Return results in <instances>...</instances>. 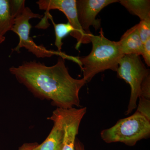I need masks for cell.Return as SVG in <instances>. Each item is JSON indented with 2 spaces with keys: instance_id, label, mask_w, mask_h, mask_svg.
Wrapping results in <instances>:
<instances>
[{
  "instance_id": "8",
  "label": "cell",
  "mask_w": 150,
  "mask_h": 150,
  "mask_svg": "<svg viewBox=\"0 0 150 150\" xmlns=\"http://www.w3.org/2000/svg\"><path fill=\"white\" fill-rule=\"evenodd\" d=\"M117 0H76L78 19L84 31L92 34L90 27L96 30L100 27V20L96 19L97 15L103 9L110 4L118 2Z\"/></svg>"
},
{
  "instance_id": "15",
  "label": "cell",
  "mask_w": 150,
  "mask_h": 150,
  "mask_svg": "<svg viewBox=\"0 0 150 150\" xmlns=\"http://www.w3.org/2000/svg\"><path fill=\"white\" fill-rule=\"evenodd\" d=\"M24 0H9L11 13L15 18L20 15L25 8Z\"/></svg>"
},
{
  "instance_id": "20",
  "label": "cell",
  "mask_w": 150,
  "mask_h": 150,
  "mask_svg": "<svg viewBox=\"0 0 150 150\" xmlns=\"http://www.w3.org/2000/svg\"><path fill=\"white\" fill-rule=\"evenodd\" d=\"M75 150H85L83 144L77 139L75 143Z\"/></svg>"
},
{
  "instance_id": "9",
  "label": "cell",
  "mask_w": 150,
  "mask_h": 150,
  "mask_svg": "<svg viewBox=\"0 0 150 150\" xmlns=\"http://www.w3.org/2000/svg\"><path fill=\"white\" fill-rule=\"evenodd\" d=\"M118 43L124 56L135 54L140 56L143 54V43L139 35L137 24L128 30Z\"/></svg>"
},
{
  "instance_id": "19",
  "label": "cell",
  "mask_w": 150,
  "mask_h": 150,
  "mask_svg": "<svg viewBox=\"0 0 150 150\" xmlns=\"http://www.w3.org/2000/svg\"><path fill=\"white\" fill-rule=\"evenodd\" d=\"M39 144L37 143H25L19 147L18 150H39Z\"/></svg>"
},
{
  "instance_id": "1",
  "label": "cell",
  "mask_w": 150,
  "mask_h": 150,
  "mask_svg": "<svg viewBox=\"0 0 150 150\" xmlns=\"http://www.w3.org/2000/svg\"><path fill=\"white\" fill-rule=\"evenodd\" d=\"M65 59L59 56L56 64L50 67L35 61L25 62L11 67L9 71L36 97L51 100L58 108L80 107L79 93L86 82L71 76Z\"/></svg>"
},
{
  "instance_id": "10",
  "label": "cell",
  "mask_w": 150,
  "mask_h": 150,
  "mask_svg": "<svg viewBox=\"0 0 150 150\" xmlns=\"http://www.w3.org/2000/svg\"><path fill=\"white\" fill-rule=\"evenodd\" d=\"M47 119L53 121L54 126L45 141L39 144V150H62L64 131L59 120L51 115Z\"/></svg>"
},
{
  "instance_id": "4",
  "label": "cell",
  "mask_w": 150,
  "mask_h": 150,
  "mask_svg": "<svg viewBox=\"0 0 150 150\" xmlns=\"http://www.w3.org/2000/svg\"><path fill=\"white\" fill-rule=\"evenodd\" d=\"M42 17L43 16L41 15L34 13L29 8L25 7L22 13L16 18L14 24L11 30L18 35L19 42L17 46L12 49L13 52L20 53L21 48H24L37 58H49L57 55L74 62L75 57L69 56L62 52L48 50L43 45H38L30 36L31 28L30 20L34 18L41 19Z\"/></svg>"
},
{
  "instance_id": "5",
  "label": "cell",
  "mask_w": 150,
  "mask_h": 150,
  "mask_svg": "<svg viewBox=\"0 0 150 150\" xmlns=\"http://www.w3.org/2000/svg\"><path fill=\"white\" fill-rule=\"evenodd\" d=\"M116 72L118 77L124 80L131 87L130 100L125 112L126 115H129L137 108L141 84L149 74L150 70L147 69L139 56L130 54L121 58Z\"/></svg>"
},
{
  "instance_id": "6",
  "label": "cell",
  "mask_w": 150,
  "mask_h": 150,
  "mask_svg": "<svg viewBox=\"0 0 150 150\" xmlns=\"http://www.w3.org/2000/svg\"><path fill=\"white\" fill-rule=\"evenodd\" d=\"M36 4L39 8L46 11V13L51 10L57 9L64 14L74 28L70 35L77 40L76 49H79L81 44L90 43L93 34L86 33L81 26L78 19L76 0H39Z\"/></svg>"
},
{
  "instance_id": "11",
  "label": "cell",
  "mask_w": 150,
  "mask_h": 150,
  "mask_svg": "<svg viewBox=\"0 0 150 150\" xmlns=\"http://www.w3.org/2000/svg\"><path fill=\"white\" fill-rule=\"evenodd\" d=\"M118 2L141 21L150 19L149 0H121Z\"/></svg>"
},
{
  "instance_id": "2",
  "label": "cell",
  "mask_w": 150,
  "mask_h": 150,
  "mask_svg": "<svg viewBox=\"0 0 150 150\" xmlns=\"http://www.w3.org/2000/svg\"><path fill=\"white\" fill-rule=\"evenodd\" d=\"M92 48L88 56L79 57L83 79L89 82L98 73L106 70L117 71L119 62L124 56L118 41H112L104 36L102 28L100 35L92 34Z\"/></svg>"
},
{
  "instance_id": "16",
  "label": "cell",
  "mask_w": 150,
  "mask_h": 150,
  "mask_svg": "<svg viewBox=\"0 0 150 150\" xmlns=\"http://www.w3.org/2000/svg\"><path fill=\"white\" fill-rule=\"evenodd\" d=\"M139 103L136 112L144 115L150 121V100L139 98Z\"/></svg>"
},
{
  "instance_id": "12",
  "label": "cell",
  "mask_w": 150,
  "mask_h": 150,
  "mask_svg": "<svg viewBox=\"0 0 150 150\" xmlns=\"http://www.w3.org/2000/svg\"><path fill=\"white\" fill-rule=\"evenodd\" d=\"M15 19L11 13L9 0H0V37L11 30Z\"/></svg>"
},
{
  "instance_id": "3",
  "label": "cell",
  "mask_w": 150,
  "mask_h": 150,
  "mask_svg": "<svg viewBox=\"0 0 150 150\" xmlns=\"http://www.w3.org/2000/svg\"><path fill=\"white\" fill-rule=\"evenodd\" d=\"M100 136L108 144L119 142L132 146L139 141L149 138L150 121L135 112L131 116L120 119L112 127L102 130Z\"/></svg>"
},
{
  "instance_id": "17",
  "label": "cell",
  "mask_w": 150,
  "mask_h": 150,
  "mask_svg": "<svg viewBox=\"0 0 150 150\" xmlns=\"http://www.w3.org/2000/svg\"><path fill=\"white\" fill-rule=\"evenodd\" d=\"M139 98L150 100V74L144 79L140 88Z\"/></svg>"
},
{
  "instance_id": "14",
  "label": "cell",
  "mask_w": 150,
  "mask_h": 150,
  "mask_svg": "<svg viewBox=\"0 0 150 150\" xmlns=\"http://www.w3.org/2000/svg\"><path fill=\"white\" fill-rule=\"evenodd\" d=\"M138 25V30L142 43L150 38V19L141 21Z\"/></svg>"
},
{
  "instance_id": "21",
  "label": "cell",
  "mask_w": 150,
  "mask_h": 150,
  "mask_svg": "<svg viewBox=\"0 0 150 150\" xmlns=\"http://www.w3.org/2000/svg\"><path fill=\"white\" fill-rule=\"evenodd\" d=\"M5 40V37H0V44L3 43Z\"/></svg>"
},
{
  "instance_id": "7",
  "label": "cell",
  "mask_w": 150,
  "mask_h": 150,
  "mask_svg": "<svg viewBox=\"0 0 150 150\" xmlns=\"http://www.w3.org/2000/svg\"><path fill=\"white\" fill-rule=\"evenodd\" d=\"M86 107L68 109L58 108L52 112L60 121L64 131L63 147L62 150H75V143L81 121L86 112Z\"/></svg>"
},
{
  "instance_id": "18",
  "label": "cell",
  "mask_w": 150,
  "mask_h": 150,
  "mask_svg": "<svg viewBox=\"0 0 150 150\" xmlns=\"http://www.w3.org/2000/svg\"><path fill=\"white\" fill-rule=\"evenodd\" d=\"M142 56L145 63L148 67L150 66V38L143 43V51Z\"/></svg>"
},
{
  "instance_id": "13",
  "label": "cell",
  "mask_w": 150,
  "mask_h": 150,
  "mask_svg": "<svg viewBox=\"0 0 150 150\" xmlns=\"http://www.w3.org/2000/svg\"><path fill=\"white\" fill-rule=\"evenodd\" d=\"M46 18L50 19L54 26L55 33V45L58 49V51L62 52L63 43V38L69 34L74 31V28L69 23H58L56 24L53 20V18L49 13H46Z\"/></svg>"
}]
</instances>
